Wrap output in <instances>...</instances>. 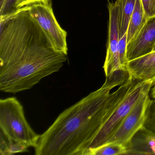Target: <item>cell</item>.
<instances>
[{"label":"cell","mask_w":155,"mask_h":155,"mask_svg":"<svg viewBox=\"0 0 155 155\" xmlns=\"http://www.w3.org/2000/svg\"><path fill=\"white\" fill-rule=\"evenodd\" d=\"M0 90L30 89L58 72L67 55L57 51L28 7L0 17Z\"/></svg>","instance_id":"6da1fadb"},{"label":"cell","mask_w":155,"mask_h":155,"mask_svg":"<svg viewBox=\"0 0 155 155\" xmlns=\"http://www.w3.org/2000/svg\"><path fill=\"white\" fill-rule=\"evenodd\" d=\"M137 81L125 71L106 77L98 89L61 112L40 135L36 155H82Z\"/></svg>","instance_id":"7a4b0ae2"},{"label":"cell","mask_w":155,"mask_h":155,"mask_svg":"<svg viewBox=\"0 0 155 155\" xmlns=\"http://www.w3.org/2000/svg\"><path fill=\"white\" fill-rule=\"evenodd\" d=\"M0 131L29 147H36L40 136L31 127L23 106L16 97L0 100Z\"/></svg>","instance_id":"3957f363"},{"label":"cell","mask_w":155,"mask_h":155,"mask_svg":"<svg viewBox=\"0 0 155 155\" xmlns=\"http://www.w3.org/2000/svg\"><path fill=\"white\" fill-rule=\"evenodd\" d=\"M153 85V81H137L102 125L85 151L89 149L97 147L107 143L118 125L140 99L150 93Z\"/></svg>","instance_id":"277c9868"},{"label":"cell","mask_w":155,"mask_h":155,"mask_svg":"<svg viewBox=\"0 0 155 155\" xmlns=\"http://www.w3.org/2000/svg\"><path fill=\"white\" fill-rule=\"evenodd\" d=\"M27 7L29 13L46 33L55 49L68 55L67 32L57 21L51 0L36 2Z\"/></svg>","instance_id":"5b68a950"},{"label":"cell","mask_w":155,"mask_h":155,"mask_svg":"<svg viewBox=\"0 0 155 155\" xmlns=\"http://www.w3.org/2000/svg\"><path fill=\"white\" fill-rule=\"evenodd\" d=\"M150 101V93L140 98L114 130L106 143H119L128 149L132 137L144 126Z\"/></svg>","instance_id":"8992f818"},{"label":"cell","mask_w":155,"mask_h":155,"mask_svg":"<svg viewBox=\"0 0 155 155\" xmlns=\"http://www.w3.org/2000/svg\"><path fill=\"white\" fill-rule=\"evenodd\" d=\"M108 32L107 42V53L103 65L106 77L122 69L119 55V30L118 10L115 2L108 1Z\"/></svg>","instance_id":"52a82bcc"},{"label":"cell","mask_w":155,"mask_h":155,"mask_svg":"<svg viewBox=\"0 0 155 155\" xmlns=\"http://www.w3.org/2000/svg\"><path fill=\"white\" fill-rule=\"evenodd\" d=\"M155 47V17L148 19L138 35L128 43V61L133 60L152 52Z\"/></svg>","instance_id":"ba28073f"},{"label":"cell","mask_w":155,"mask_h":155,"mask_svg":"<svg viewBox=\"0 0 155 155\" xmlns=\"http://www.w3.org/2000/svg\"><path fill=\"white\" fill-rule=\"evenodd\" d=\"M127 70L129 76L135 81H150L155 83V51L128 61Z\"/></svg>","instance_id":"9c48e42d"},{"label":"cell","mask_w":155,"mask_h":155,"mask_svg":"<svg viewBox=\"0 0 155 155\" xmlns=\"http://www.w3.org/2000/svg\"><path fill=\"white\" fill-rule=\"evenodd\" d=\"M155 154V132L143 126L132 137L126 155Z\"/></svg>","instance_id":"30bf717a"},{"label":"cell","mask_w":155,"mask_h":155,"mask_svg":"<svg viewBox=\"0 0 155 155\" xmlns=\"http://www.w3.org/2000/svg\"><path fill=\"white\" fill-rule=\"evenodd\" d=\"M148 19L145 14L141 0H137L127 31V44L138 35L147 22Z\"/></svg>","instance_id":"8fae6325"},{"label":"cell","mask_w":155,"mask_h":155,"mask_svg":"<svg viewBox=\"0 0 155 155\" xmlns=\"http://www.w3.org/2000/svg\"><path fill=\"white\" fill-rule=\"evenodd\" d=\"M136 1L137 0H116L115 2L118 10L120 39L127 31Z\"/></svg>","instance_id":"7c38bea8"},{"label":"cell","mask_w":155,"mask_h":155,"mask_svg":"<svg viewBox=\"0 0 155 155\" xmlns=\"http://www.w3.org/2000/svg\"><path fill=\"white\" fill-rule=\"evenodd\" d=\"M29 148L26 144L12 139L0 131V155H12L28 152Z\"/></svg>","instance_id":"4fadbf2b"},{"label":"cell","mask_w":155,"mask_h":155,"mask_svg":"<svg viewBox=\"0 0 155 155\" xmlns=\"http://www.w3.org/2000/svg\"><path fill=\"white\" fill-rule=\"evenodd\" d=\"M127 147L116 143H107L95 148L87 150L83 155H126Z\"/></svg>","instance_id":"5bb4252c"},{"label":"cell","mask_w":155,"mask_h":155,"mask_svg":"<svg viewBox=\"0 0 155 155\" xmlns=\"http://www.w3.org/2000/svg\"><path fill=\"white\" fill-rule=\"evenodd\" d=\"M127 32L120 39L119 43V55L120 61L122 69L124 70H127V65L128 61L127 58Z\"/></svg>","instance_id":"9a60e30c"},{"label":"cell","mask_w":155,"mask_h":155,"mask_svg":"<svg viewBox=\"0 0 155 155\" xmlns=\"http://www.w3.org/2000/svg\"><path fill=\"white\" fill-rule=\"evenodd\" d=\"M144 126L155 132V99H151L150 101Z\"/></svg>","instance_id":"2e32d148"},{"label":"cell","mask_w":155,"mask_h":155,"mask_svg":"<svg viewBox=\"0 0 155 155\" xmlns=\"http://www.w3.org/2000/svg\"><path fill=\"white\" fill-rule=\"evenodd\" d=\"M18 0H6L3 6L0 8V16H5L17 10L16 4Z\"/></svg>","instance_id":"e0dca14e"},{"label":"cell","mask_w":155,"mask_h":155,"mask_svg":"<svg viewBox=\"0 0 155 155\" xmlns=\"http://www.w3.org/2000/svg\"><path fill=\"white\" fill-rule=\"evenodd\" d=\"M141 2L148 18L155 17V0H141Z\"/></svg>","instance_id":"ac0fdd59"},{"label":"cell","mask_w":155,"mask_h":155,"mask_svg":"<svg viewBox=\"0 0 155 155\" xmlns=\"http://www.w3.org/2000/svg\"><path fill=\"white\" fill-rule=\"evenodd\" d=\"M150 97L151 99H155V83L151 87L150 92Z\"/></svg>","instance_id":"d6986e66"},{"label":"cell","mask_w":155,"mask_h":155,"mask_svg":"<svg viewBox=\"0 0 155 155\" xmlns=\"http://www.w3.org/2000/svg\"><path fill=\"white\" fill-rule=\"evenodd\" d=\"M6 0H0V8H1L5 3Z\"/></svg>","instance_id":"ffe728a7"}]
</instances>
